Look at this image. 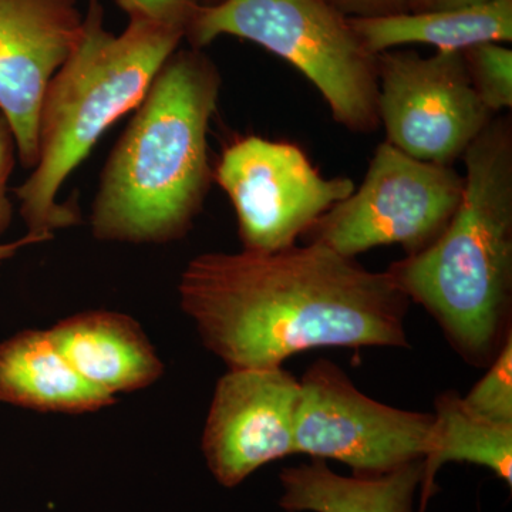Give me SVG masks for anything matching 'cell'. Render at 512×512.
<instances>
[{"instance_id": "ba28073f", "label": "cell", "mask_w": 512, "mask_h": 512, "mask_svg": "<svg viewBox=\"0 0 512 512\" xmlns=\"http://www.w3.org/2000/svg\"><path fill=\"white\" fill-rule=\"evenodd\" d=\"M214 181L228 195L239 239L249 252L296 245L330 208L356 190L350 178H325L302 148L249 136L225 148Z\"/></svg>"}, {"instance_id": "d6986e66", "label": "cell", "mask_w": 512, "mask_h": 512, "mask_svg": "<svg viewBox=\"0 0 512 512\" xmlns=\"http://www.w3.org/2000/svg\"><path fill=\"white\" fill-rule=\"evenodd\" d=\"M128 18L153 20L161 25L184 32L195 12L200 8L198 0H113Z\"/></svg>"}, {"instance_id": "ac0fdd59", "label": "cell", "mask_w": 512, "mask_h": 512, "mask_svg": "<svg viewBox=\"0 0 512 512\" xmlns=\"http://www.w3.org/2000/svg\"><path fill=\"white\" fill-rule=\"evenodd\" d=\"M461 399L471 412L485 420L512 424V333L487 366L485 375Z\"/></svg>"}, {"instance_id": "7c38bea8", "label": "cell", "mask_w": 512, "mask_h": 512, "mask_svg": "<svg viewBox=\"0 0 512 512\" xmlns=\"http://www.w3.org/2000/svg\"><path fill=\"white\" fill-rule=\"evenodd\" d=\"M49 332L74 369L110 396L146 389L163 376L164 363L153 343L140 323L124 313H76Z\"/></svg>"}, {"instance_id": "277c9868", "label": "cell", "mask_w": 512, "mask_h": 512, "mask_svg": "<svg viewBox=\"0 0 512 512\" xmlns=\"http://www.w3.org/2000/svg\"><path fill=\"white\" fill-rule=\"evenodd\" d=\"M183 40L181 30L141 18L114 35L100 0H89L79 46L46 90L37 163L15 190L26 234L45 242L80 224L77 202L59 201L60 190L106 131L140 106Z\"/></svg>"}, {"instance_id": "5b68a950", "label": "cell", "mask_w": 512, "mask_h": 512, "mask_svg": "<svg viewBox=\"0 0 512 512\" xmlns=\"http://www.w3.org/2000/svg\"><path fill=\"white\" fill-rule=\"evenodd\" d=\"M220 36L249 40L291 63L340 126L355 133L379 128L377 55L328 0H222L198 8L184 39L202 50Z\"/></svg>"}, {"instance_id": "8992f818", "label": "cell", "mask_w": 512, "mask_h": 512, "mask_svg": "<svg viewBox=\"0 0 512 512\" xmlns=\"http://www.w3.org/2000/svg\"><path fill=\"white\" fill-rule=\"evenodd\" d=\"M463 190L464 177L453 165L416 160L384 141L362 185L305 235L349 258L393 244L416 255L443 234Z\"/></svg>"}, {"instance_id": "7a4b0ae2", "label": "cell", "mask_w": 512, "mask_h": 512, "mask_svg": "<svg viewBox=\"0 0 512 512\" xmlns=\"http://www.w3.org/2000/svg\"><path fill=\"white\" fill-rule=\"evenodd\" d=\"M221 84L200 49L165 60L101 171L90 214L97 241L164 245L187 237L214 181L208 130Z\"/></svg>"}, {"instance_id": "cb8c5ba5", "label": "cell", "mask_w": 512, "mask_h": 512, "mask_svg": "<svg viewBox=\"0 0 512 512\" xmlns=\"http://www.w3.org/2000/svg\"><path fill=\"white\" fill-rule=\"evenodd\" d=\"M201 6H214L222 2V0H198Z\"/></svg>"}, {"instance_id": "4fadbf2b", "label": "cell", "mask_w": 512, "mask_h": 512, "mask_svg": "<svg viewBox=\"0 0 512 512\" xmlns=\"http://www.w3.org/2000/svg\"><path fill=\"white\" fill-rule=\"evenodd\" d=\"M0 402L43 413L83 414L116 404L57 348L49 329H28L0 342Z\"/></svg>"}, {"instance_id": "7402d4cb", "label": "cell", "mask_w": 512, "mask_h": 512, "mask_svg": "<svg viewBox=\"0 0 512 512\" xmlns=\"http://www.w3.org/2000/svg\"><path fill=\"white\" fill-rule=\"evenodd\" d=\"M491 0H407L410 13L436 12V10L470 8Z\"/></svg>"}, {"instance_id": "5bb4252c", "label": "cell", "mask_w": 512, "mask_h": 512, "mask_svg": "<svg viewBox=\"0 0 512 512\" xmlns=\"http://www.w3.org/2000/svg\"><path fill=\"white\" fill-rule=\"evenodd\" d=\"M279 505L288 512H414V495L423 480V460L383 476L345 477L325 460L284 468L279 474Z\"/></svg>"}, {"instance_id": "52a82bcc", "label": "cell", "mask_w": 512, "mask_h": 512, "mask_svg": "<svg viewBox=\"0 0 512 512\" xmlns=\"http://www.w3.org/2000/svg\"><path fill=\"white\" fill-rule=\"evenodd\" d=\"M299 383L296 454L340 461L355 476H383L426 456L433 413L376 402L325 359L313 363Z\"/></svg>"}, {"instance_id": "30bf717a", "label": "cell", "mask_w": 512, "mask_h": 512, "mask_svg": "<svg viewBox=\"0 0 512 512\" xmlns=\"http://www.w3.org/2000/svg\"><path fill=\"white\" fill-rule=\"evenodd\" d=\"M301 383L282 366L237 367L218 380L202 453L212 476L232 488L295 450Z\"/></svg>"}, {"instance_id": "e0dca14e", "label": "cell", "mask_w": 512, "mask_h": 512, "mask_svg": "<svg viewBox=\"0 0 512 512\" xmlns=\"http://www.w3.org/2000/svg\"><path fill=\"white\" fill-rule=\"evenodd\" d=\"M468 76L491 113L512 107V50L503 43H481L464 50Z\"/></svg>"}, {"instance_id": "6da1fadb", "label": "cell", "mask_w": 512, "mask_h": 512, "mask_svg": "<svg viewBox=\"0 0 512 512\" xmlns=\"http://www.w3.org/2000/svg\"><path fill=\"white\" fill-rule=\"evenodd\" d=\"M178 293L205 348L228 369L282 366L316 348L409 346L410 301L390 275L316 242L202 254Z\"/></svg>"}, {"instance_id": "ffe728a7", "label": "cell", "mask_w": 512, "mask_h": 512, "mask_svg": "<svg viewBox=\"0 0 512 512\" xmlns=\"http://www.w3.org/2000/svg\"><path fill=\"white\" fill-rule=\"evenodd\" d=\"M18 144L10 123L0 113V237L6 234L13 221V202L9 197V180L16 161Z\"/></svg>"}, {"instance_id": "44dd1931", "label": "cell", "mask_w": 512, "mask_h": 512, "mask_svg": "<svg viewBox=\"0 0 512 512\" xmlns=\"http://www.w3.org/2000/svg\"><path fill=\"white\" fill-rule=\"evenodd\" d=\"M348 18H382L407 13V0H328Z\"/></svg>"}, {"instance_id": "603a6c76", "label": "cell", "mask_w": 512, "mask_h": 512, "mask_svg": "<svg viewBox=\"0 0 512 512\" xmlns=\"http://www.w3.org/2000/svg\"><path fill=\"white\" fill-rule=\"evenodd\" d=\"M40 242L42 241L39 238L26 234L25 237L18 239V241L0 244V264L18 254L20 249L28 247V245L40 244Z\"/></svg>"}, {"instance_id": "9a60e30c", "label": "cell", "mask_w": 512, "mask_h": 512, "mask_svg": "<svg viewBox=\"0 0 512 512\" xmlns=\"http://www.w3.org/2000/svg\"><path fill=\"white\" fill-rule=\"evenodd\" d=\"M373 55L403 45H430L439 52H464L481 43H510L512 0H491L470 8L349 18Z\"/></svg>"}, {"instance_id": "8fae6325", "label": "cell", "mask_w": 512, "mask_h": 512, "mask_svg": "<svg viewBox=\"0 0 512 512\" xmlns=\"http://www.w3.org/2000/svg\"><path fill=\"white\" fill-rule=\"evenodd\" d=\"M79 0H0V113L32 171L47 87L83 36Z\"/></svg>"}, {"instance_id": "9c48e42d", "label": "cell", "mask_w": 512, "mask_h": 512, "mask_svg": "<svg viewBox=\"0 0 512 512\" xmlns=\"http://www.w3.org/2000/svg\"><path fill=\"white\" fill-rule=\"evenodd\" d=\"M377 116L387 143L426 163L453 165L494 119L480 100L463 52L377 55Z\"/></svg>"}, {"instance_id": "3957f363", "label": "cell", "mask_w": 512, "mask_h": 512, "mask_svg": "<svg viewBox=\"0 0 512 512\" xmlns=\"http://www.w3.org/2000/svg\"><path fill=\"white\" fill-rule=\"evenodd\" d=\"M463 197L429 248L387 269L471 366H488L511 335L512 121L494 117L463 156Z\"/></svg>"}, {"instance_id": "2e32d148", "label": "cell", "mask_w": 512, "mask_h": 512, "mask_svg": "<svg viewBox=\"0 0 512 512\" xmlns=\"http://www.w3.org/2000/svg\"><path fill=\"white\" fill-rule=\"evenodd\" d=\"M433 429L423 458L420 510L436 491L437 471L451 461L487 467L512 485V424H498L471 412L456 392L440 394L434 402Z\"/></svg>"}]
</instances>
